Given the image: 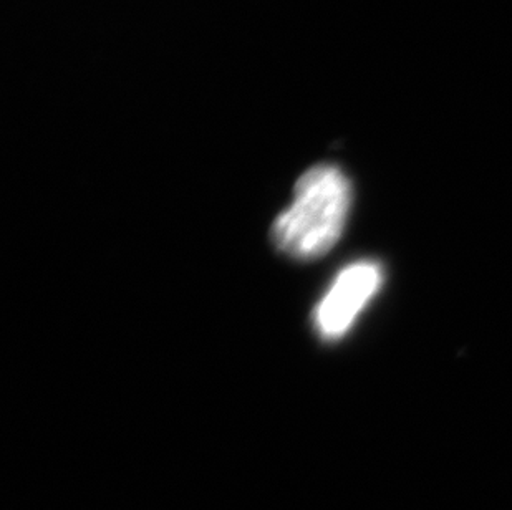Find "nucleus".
Returning a JSON list of instances; mask_svg holds the SVG:
<instances>
[{
  "instance_id": "obj_1",
  "label": "nucleus",
  "mask_w": 512,
  "mask_h": 510,
  "mask_svg": "<svg viewBox=\"0 0 512 510\" xmlns=\"http://www.w3.org/2000/svg\"><path fill=\"white\" fill-rule=\"evenodd\" d=\"M352 204V186L342 169L317 164L295 184L294 203L277 216L272 239L294 259H319L342 237Z\"/></svg>"
},
{
  "instance_id": "obj_2",
  "label": "nucleus",
  "mask_w": 512,
  "mask_h": 510,
  "mask_svg": "<svg viewBox=\"0 0 512 510\" xmlns=\"http://www.w3.org/2000/svg\"><path fill=\"white\" fill-rule=\"evenodd\" d=\"M382 282V267L377 262L360 260L345 267L315 308L314 323L320 337L325 340L343 337L377 295Z\"/></svg>"
}]
</instances>
